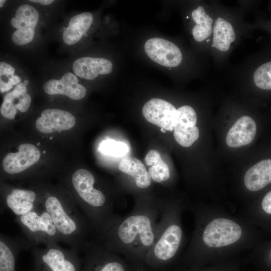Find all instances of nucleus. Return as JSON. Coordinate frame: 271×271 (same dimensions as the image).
Segmentation results:
<instances>
[{
  "mask_svg": "<svg viewBox=\"0 0 271 271\" xmlns=\"http://www.w3.org/2000/svg\"><path fill=\"white\" fill-rule=\"evenodd\" d=\"M270 258H271V253H270Z\"/></svg>",
  "mask_w": 271,
  "mask_h": 271,
  "instance_id": "obj_38",
  "label": "nucleus"
},
{
  "mask_svg": "<svg viewBox=\"0 0 271 271\" xmlns=\"http://www.w3.org/2000/svg\"><path fill=\"white\" fill-rule=\"evenodd\" d=\"M40 196L41 203L56 227L61 241L78 252L82 250L90 230L86 219L74 201L50 191Z\"/></svg>",
  "mask_w": 271,
  "mask_h": 271,
  "instance_id": "obj_2",
  "label": "nucleus"
},
{
  "mask_svg": "<svg viewBox=\"0 0 271 271\" xmlns=\"http://www.w3.org/2000/svg\"><path fill=\"white\" fill-rule=\"evenodd\" d=\"M244 182L250 191H259L271 183V159L262 160L250 168L244 175Z\"/></svg>",
  "mask_w": 271,
  "mask_h": 271,
  "instance_id": "obj_22",
  "label": "nucleus"
},
{
  "mask_svg": "<svg viewBox=\"0 0 271 271\" xmlns=\"http://www.w3.org/2000/svg\"><path fill=\"white\" fill-rule=\"evenodd\" d=\"M261 206L265 212L271 214V191L263 197L261 202Z\"/></svg>",
  "mask_w": 271,
  "mask_h": 271,
  "instance_id": "obj_31",
  "label": "nucleus"
},
{
  "mask_svg": "<svg viewBox=\"0 0 271 271\" xmlns=\"http://www.w3.org/2000/svg\"><path fill=\"white\" fill-rule=\"evenodd\" d=\"M255 29L261 28L265 30H267L271 34V21L262 20L258 18L254 24H253Z\"/></svg>",
  "mask_w": 271,
  "mask_h": 271,
  "instance_id": "obj_30",
  "label": "nucleus"
},
{
  "mask_svg": "<svg viewBox=\"0 0 271 271\" xmlns=\"http://www.w3.org/2000/svg\"><path fill=\"white\" fill-rule=\"evenodd\" d=\"M26 86L28 85L29 84V81L28 80H25L23 83Z\"/></svg>",
  "mask_w": 271,
  "mask_h": 271,
  "instance_id": "obj_34",
  "label": "nucleus"
},
{
  "mask_svg": "<svg viewBox=\"0 0 271 271\" xmlns=\"http://www.w3.org/2000/svg\"><path fill=\"white\" fill-rule=\"evenodd\" d=\"M145 162L149 166L148 172L152 180L158 183L167 181L170 176L168 165L163 160L156 150L149 151L145 158Z\"/></svg>",
  "mask_w": 271,
  "mask_h": 271,
  "instance_id": "obj_25",
  "label": "nucleus"
},
{
  "mask_svg": "<svg viewBox=\"0 0 271 271\" xmlns=\"http://www.w3.org/2000/svg\"><path fill=\"white\" fill-rule=\"evenodd\" d=\"M144 50L155 62L165 67L175 68L182 62V51L175 43L161 38H153L147 41Z\"/></svg>",
  "mask_w": 271,
  "mask_h": 271,
  "instance_id": "obj_11",
  "label": "nucleus"
},
{
  "mask_svg": "<svg viewBox=\"0 0 271 271\" xmlns=\"http://www.w3.org/2000/svg\"><path fill=\"white\" fill-rule=\"evenodd\" d=\"M37 145H38V146H39V145H40V143H38L37 144Z\"/></svg>",
  "mask_w": 271,
  "mask_h": 271,
  "instance_id": "obj_36",
  "label": "nucleus"
},
{
  "mask_svg": "<svg viewBox=\"0 0 271 271\" xmlns=\"http://www.w3.org/2000/svg\"><path fill=\"white\" fill-rule=\"evenodd\" d=\"M39 17L38 12L30 5H23L18 8L15 17L11 20V25L17 29L12 36L14 43L23 45L32 41Z\"/></svg>",
  "mask_w": 271,
  "mask_h": 271,
  "instance_id": "obj_12",
  "label": "nucleus"
},
{
  "mask_svg": "<svg viewBox=\"0 0 271 271\" xmlns=\"http://www.w3.org/2000/svg\"><path fill=\"white\" fill-rule=\"evenodd\" d=\"M33 271H81L82 260L78 252L65 249L54 243L41 248H32Z\"/></svg>",
  "mask_w": 271,
  "mask_h": 271,
  "instance_id": "obj_5",
  "label": "nucleus"
},
{
  "mask_svg": "<svg viewBox=\"0 0 271 271\" xmlns=\"http://www.w3.org/2000/svg\"><path fill=\"white\" fill-rule=\"evenodd\" d=\"M52 137H51L50 138V139H51V140H52Z\"/></svg>",
  "mask_w": 271,
  "mask_h": 271,
  "instance_id": "obj_37",
  "label": "nucleus"
},
{
  "mask_svg": "<svg viewBox=\"0 0 271 271\" xmlns=\"http://www.w3.org/2000/svg\"><path fill=\"white\" fill-rule=\"evenodd\" d=\"M242 234L241 227L236 222L226 218H216L205 227L202 240L208 247L222 248L237 242Z\"/></svg>",
  "mask_w": 271,
  "mask_h": 271,
  "instance_id": "obj_10",
  "label": "nucleus"
},
{
  "mask_svg": "<svg viewBox=\"0 0 271 271\" xmlns=\"http://www.w3.org/2000/svg\"><path fill=\"white\" fill-rule=\"evenodd\" d=\"M18 152L7 154L3 161V167L10 175L22 173L38 162L41 153L39 149L31 144L25 143L18 147Z\"/></svg>",
  "mask_w": 271,
  "mask_h": 271,
  "instance_id": "obj_14",
  "label": "nucleus"
},
{
  "mask_svg": "<svg viewBox=\"0 0 271 271\" xmlns=\"http://www.w3.org/2000/svg\"><path fill=\"white\" fill-rule=\"evenodd\" d=\"M244 12L239 7H228L217 1L210 56L218 68L225 65L242 39L255 29L244 21Z\"/></svg>",
  "mask_w": 271,
  "mask_h": 271,
  "instance_id": "obj_3",
  "label": "nucleus"
},
{
  "mask_svg": "<svg viewBox=\"0 0 271 271\" xmlns=\"http://www.w3.org/2000/svg\"><path fill=\"white\" fill-rule=\"evenodd\" d=\"M43 88L48 94H63L74 100L81 99L86 94V88L78 83L76 76L70 72L65 73L60 80L47 81Z\"/></svg>",
  "mask_w": 271,
  "mask_h": 271,
  "instance_id": "obj_18",
  "label": "nucleus"
},
{
  "mask_svg": "<svg viewBox=\"0 0 271 271\" xmlns=\"http://www.w3.org/2000/svg\"><path fill=\"white\" fill-rule=\"evenodd\" d=\"M118 169L122 173L132 177L138 187L145 189L152 183V178L144 164L133 157L123 158L118 165Z\"/></svg>",
  "mask_w": 271,
  "mask_h": 271,
  "instance_id": "obj_24",
  "label": "nucleus"
},
{
  "mask_svg": "<svg viewBox=\"0 0 271 271\" xmlns=\"http://www.w3.org/2000/svg\"><path fill=\"white\" fill-rule=\"evenodd\" d=\"M256 132V125L252 118L243 115L239 118L228 130L226 143L230 147H242L250 143Z\"/></svg>",
  "mask_w": 271,
  "mask_h": 271,
  "instance_id": "obj_19",
  "label": "nucleus"
},
{
  "mask_svg": "<svg viewBox=\"0 0 271 271\" xmlns=\"http://www.w3.org/2000/svg\"><path fill=\"white\" fill-rule=\"evenodd\" d=\"M93 21L91 13L84 12L73 17L62 34V39L67 45L77 43L90 27Z\"/></svg>",
  "mask_w": 271,
  "mask_h": 271,
  "instance_id": "obj_23",
  "label": "nucleus"
},
{
  "mask_svg": "<svg viewBox=\"0 0 271 271\" xmlns=\"http://www.w3.org/2000/svg\"><path fill=\"white\" fill-rule=\"evenodd\" d=\"M182 238L183 231L179 224L163 219L156 240L146 256L145 265L157 268L171 262L178 253Z\"/></svg>",
  "mask_w": 271,
  "mask_h": 271,
  "instance_id": "obj_6",
  "label": "nucleus"
},
{
  "mask_svg": "<svg viewBox=\"0 0 271 271\" xmlns=\"http://www.w3.org/2000/svg\"><path fill=\"white\" fill-rule=\"evenodd\" d=\"M31 2L38 3L43 5H48L52 3L53 0H30Z\"/></svg>",
  "mask_w": 271,
  "mask_h": 271,
  "instance_id": "obj_32",
  "label": "nucleus"
},
{
  "mask_svg": "<svg viewBox=\"0 0 271 271\" xmlns=\"http://www.w3.org/2000/svg\"><path fill=\"white\" fill-rule=\"evenodd\" d=\"M176 141L184 147L191 146L199 137V130L195 124L186 122H178L174 129Z\"/></svg>",
  "mask_w": 271,
  "mask_h": 271,
  "instance_id": "obj_26",
  "label": "nucleus"
},
{
  "mask_svg": "<svg viewBox=\"0 0 271 271\" xmlns=\"http://www.w3.org/2000/svg\"><path fill=\"white\" fill-rule=\"evenodd\" d=\"M82 250L84 258L81 271H135L97 238L87 240Z\"/></svg>",
  "mask_w": 271,
  "mask_h": 271,
  "instance_id": "obj_8",
  "label": "nucleus"
},
{
  "mask_svg": "<svg viewBox=\"0 0 271 271\" xmlns=\"http://www.w3.org/2000/svg\"><path fill=\"white\" fill-rule=\"evenodd\" d=\"M31 97L27 92V87L22 83H19L14 90L7 93L4 97L0 108L1 114L9 119L14 118L17 110L26 112L30 107Z\"/></svg>",
  "mask_w": 271,
  "mask_h": 271,
  "instance_id": "obj_20",
  "label": "nucleus"
},
{
  "mask_svg": "<svg viewBox=\"0 0 271 271\" xmlns=\"http://www.w3.org/2000/svg\"><path fill=\"white\" fill-rule=\"evenodd\" d=\"M216 1L199 3L186 18L191 20V34L201 50L210 56L213 24L216 12Z\"/></svg>",
  "mask_w": 271,
  "mask_h": 271,
  "instance_id": "obj_9",
  "label": "nucleus"
},
{
  "mask_svg": "<svg viewBox=\"0 0 271 271\" xmlns=\"http://www.w3.org/2000/svg\"><path fill=\"white\" fill-rule=\"evenodd\" d=\"M145 119L166 130H174L177 122V111L171 103L160 98H153L143 107Z\"/></svg>",
  "mask_w": 271,
  "mask_h": 271,
  "instance_id": "obj_13",
  "label": "nucleus"
},
{
  "mask_svg": "<svg viewBox=\"0 0 271 271\" xmlns=\"http://www.w3.org/2000/svg\"><path fill=\"white\" fill-rule=\"evenodd\" d=\"M32 248L25 237H10L1 234L0 271H16L18 254L22 250Z\"/></svg>",
  "mask_w": 271,
  "mask_h": 271,
  "instance_id": "obj_17",
  "label": "nucleus"
},
{
  "mask_svg": "<svg viewBox=\"0 0 271 271\" xmlns=\"http://www.w3.org/2000/svg\"><path fill=\"white\" fill-rule=\"evenodd\" d=\"M15 70L11 65L4 62L0 63V91L4 93L9 91L15 85L21 81V78L15 75Z\"/></svg>",
  "mask_w": 271,
  "mask_h": 271,
  "instance_id": "obj_27",
  "label": "nucleus"
},
{
  "mask_svg": "<svg viewBox=\"0 0 271 271\" xmlns=\"http://www.w3.org/2000/svg\"><path fill=\"white\" fill-rule=\"evenodd\" d=\"M161 130L162 132L165 133L166 132V130L163 128H161Z\"/></svg>",
  "mask_w": 271,
  "mask_h": 271,
  "instance_id": "obj_35",
  "label": "nucleus"
},
{
  "mask_svg": "<svg viewBox=\"0 0 271 271\" xmlns=\"http://www.w3.org/2000/svg\"><path fill=\"white\" fill-rule=\"evenodd\" d=\"M74 116L70 112L61 109L50 108L43 110L36 121L37 130L42 133L68 130L75 123Z\"/></svg>",
  "mask_w": 271,
  "mask_h": 271,
  "instance_id": "obj_16",
  "label": "nucleus"
},
{
  "mask_svg": "<svg viewBox=\"0 0 271 271\" xmlns=\"http://www.w3.org/2000/svg\"><path fill=\"white\" fill-rule=\"evenodd\" d=\"M15 221L32 248L61 241L56 227L42 203L29 213L17 216Z\"/></svg>",
  "mask_w": 271,
  "mask_h": 271,
  "instance_id": "obj_4",
  "label": "nucleus"
},
{
  "mask_svg": "<svg viewBox=\"0 0 271 271\" xmlns=\"http://www.w3.org/2000/svg\"><path fill=\"white\" fill-rule=\"evenodd\" d=\"M236 265H219L207 268H200L192 267L191 269L185 271H237Z\"/></svg>",
  "mask_w": 271,
  "mask_h": 271,
  "instance_id": "obj_29",
  "label": "nucleus"
},
{
  "mask_svg": "<svg viewBox=\"0 0 271 271\" xmlns=\"http://www.w3.org/2000/svg\"><path fill=\"white\" fill-rule=\"evenodd\" d=\"M6 1L1 0L0 1V7H2L3 6V4L5 3Z\"/></svg>",
  "mask_w": 271,
  "mask_h": 271,
  "instance_id": "obj_33",
  "label": "nucleus"
},
{
  "mask_svg": "<svg viewBox=\"0 0 271 271\" xmlns=\"http://www.w3.org/2000/svg\"><path fill=\"white\" fill-rule=\"evenodd\" d=\"M126 144L113 140H104L99 147V151L105 155L120 157L126 155L128 152Z\"/></svg>",
  "mask_w": 271,
  "mask_h": 271,
  "instance_id": "obj_28",
  "label": "nucleus"
},
{
  "mask_svg": "<svg viewBox=\"0 0 271 271\" xmlns=\"http://www.w3.org/2000/svg\"><path fill=\"white\" fill-rule=\"evenodd\" d=\"M153 207H138L123 220L117 216L97 238L109 249L123 253L135 271H144L145 258L159 233Z\"/></svg>",
  "mask_w": 271,
  "mask_h": 271,
  "instance_id": "obj_1",
  "label": "nucleus"
},
{
  "mask_svg": "<svg viewBox=\"0 0 271 271\" xmlns=\"http://www.w3.org/2000/svg\"><path fill=\"white\" fill-rule=\"evenodd\" d=\"M234 71L231 79L250 84L261 90L271 91V50L248 57Z\"/></svg>",
  "mask_w": 271,
  "mask_h": 271,
  "instance_id": "obj_7",
  "label": "nucleus"
},
{
  "mask_svg": "<svg viewBox=\"0 0 271 271\" xmlns=\"http://www.w3.org/2000/svg\"><path fill=\"white\" fill-rule=\"evenodd\" d=\"M41 204L40 195L32 190L14 188L5 195L4 207L20 216L32 211Z\"/></svg>",
  "mask_w": 271,
  "mask_h": 271,
  "instance_id": "obj_15",
  "label": "nucleus"
},
{
  "mask_svg": "<svg viewBox=\"0 0 271 271\" xmlns=\"http://www.w3.org/2000/svg\"><path fill=\"white\" fill-rule=\"evenodd\" d=\"M112 70V63L102 58L84 57L75 60L73 64V70L79 77L93 80L98 75L110 73Z\"/></svg>",
  "mask_w": 271,
  "mask_h": 271,
  "instance_id": "obj_21",
  "label": "nucleus"
}]
</instances>
